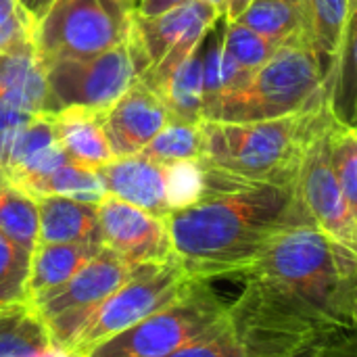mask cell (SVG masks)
<instances>
[{
	"label": "cell",
	"mask_w": 357,
	"mask_h": 357,
	"mask_svg": "<svg viewBox=\"0 0 357 357\" xmlns=\"http://www.w3.org/2000/svg\"><path fill=\"white\" fill-rule=\"evenodd\" d=\"M220 19V10L209 2L188 0L151 19L134 13V33L149 56V67H155L163 59H186L203 44L205 36Z\"/></svg>",
	"instance_id": "obj_13"
},
{
	"label": "cell",
	"mask_w": 357,
	"mask_h": 357,
	"mask_svg": "<svg viewBox=\"0 0 357 357\" xmlns=\"http://www.w3.org/2000/svg\"><path fill=\"white\" fill-rule=\"evenodd\" d=\"M339 77L322 69L312 42L282 44L247 79L203 105V119L259 121L299 113L337 92Z\"/></svg>",
	"instance_id": "obj_5"
},
{
	"label": "cell",
	"mask_w": 357,
	"mask_h": 357,
	"mask_svg": "<svg viewBox=\"0 0 357 357\" xmlns=\"http://www.w3.org/2000/svg\"><path fill=\"white\" fill-rule=\"evenodd\" d=\"M52 2H54V0H19V4H21L36 21H40V19L46 15V10L52 6Z\"/></svg>",
	"instance_id": "obj_37"
},
{
	"label": "cell",
	"mask_w": 357,
	"mask_h": 357,
	"mask_svg": "<svg viewBox=\"0 0 357 357\" xmlns=\"http://www.w3.org/2000/svg\"><path fill=\"white\" fill-rule=\"evenodd\" d=\"M295 2H307V0H295Z\"/></svg>",
	"instance_id": "obj_44"
},
{
	"label": "cell",
	"mask_w": 357,
	"mask_h": 357,
	"mask_svg": "<svg viewBox=\"0 0 357 357\" xmlns=\"http://www.w3.org/2000/svg\"><path fill=\"white\" fill-rule=\"evenodd\" d=\"M335 96L337 92H331L314 107L274 119H201V159L209 167L247 184L297 186L305 149L339 117Z\"/></svg>",
	"instance_id": "obj_2"
},
{
	"label": "cell",
	"mask_w": 357,
	"mask_h": 357,
	"mask_svg": "<svg viewBox=\"0 0 357 357\" xmlns=\"http://www.w3.org/2000/svg\"><path fill=\"white\" fill-rule=\"evenodd\" d=\"M165 197L174 211L190 207L205 197V167L201 159L165 163Z\"/></svg>",
	"instance_id": "obj_30"
},
{
	"label": "cell",
	"mask_w": 357,
	"mask_h": 357,
	"mask_svg": "<svg viewBox=\"0 0 357 357\" xmlns=\"http://www.w3.org/2000/svg\"><path fill=\"white\" fill-rule=\"evenodd\" d=\"M0 230L13 243L33 253L40 234L38 201L10 182L0 186Z\"/></svg>",
	"instance_id": "obj_25"
},
{
	"label": "cell",
	"mask_w": 357,
	"mask_h": 357,
	"mask_svg": "<svg viewBox=\"0 0 357 357\" xmlns=\"http://www.w3.org/2000/svg\"><path fill=\"white\" fill-rule=\"evenodd\" d=\"M140 153L159 161V163H174V161H188L203 157V132L199 123H184V121H169Z\"/></svg>",
	"instance_id": "obj_27"
},
{
	"label": "cell",
	"mask_w": 357,
	"mask_h": 357,
	"mask_svg": "<svg viewBox=\"0 0 357 357\" xmlns=\"http://www.w3.org/2000/svg\"><path fill=\"white\" fill-rule=\"evenodd\" d=\"M169 121L163 100L138 77L105 113V134L113 157L140 153Z\"/></svg>",
	"instance_id": "obj_14"
},
{
	"label": "cell",
	"mask_w": 357,
	"mask_h": 357,
	"mask_svg": "<svg viewBox=\"0 0 357 357\" xmlns=\"http://www.w3.org/2000/svg\"><path fill=\"white\" fill-rule=\"evenodd\" d=\"M98 205L79 203L65 197L38 199L40 234L38 243H100Z\"/></svg>",
	"instance_id": "obj_20"
},
{
	"label": "cell",
	"mask_w": 357,
	"mask_h": 357,
	"mask_svg": "<svg viewBox=\"0 0 357 357\" xmlns=\"http://www.w3.org/2000/svg\"><path fill=\"white\" fill-rule=\"evenodd\" d=\"M238 23L261 33L278 46L291 42H312L307 2L253 0Z\"/></svg>",
	"instance_id": "obj_23"
},
{
	"label": "cell",
	"mask_w": 357,
	"mask_h": 357,
	"mask_svg": "<svg viewBox=\"0 0 357 357\" xmlns=\"http://www.w3.org/2000/svg\"><path fill=\"white\" fill-rule=\"evenodd\" d=\"M165 357H245L243 349L230 328V322H222L188 345L176 349Z\"/></svg>",
	"instance_id": "obj_32"
},
{
	"label": "cell",
	"mask_w": 357,
	"mask_h": 357,
	"mask_svg": "<svg viewBox=\"0 0 357 357\" xmlns=\"http://www.w3.org/2000/svg\"><path fill=\"white\" fill-rule=\"evenodd\" d=\"M134 13L123 0H54L36 25L38 59L46 65L121 46L134 29Z\"/></svg>",
	"instance_id": "obj_8"
},
{
	"label": "cell",
	"mask_w": 357,
	"mask_h": 357,
	"mask_svg": "<svg viewBox=\"0 0 357 357\" xmlns=\"http://www.w3.org/2000/svg\"><path fill=\"white\" fill-rule=\"evenodd\" d=\"M228 322L245 357H314L335 335L356 328L328 320L280 284L251 274L228 303Z\"/></svg>",
	"instance_id": "obj_4"
},
{
	"label": "cell",
	"mask_w": 357,
	"mask_h": 357,
	"mask_svg": "<svg viewBox=\"0 0 357 357\" xmlns=\"http://www.w3.org/2000/svg\"><path fill=\"white\" fill-rule=\"evenodd\" d=\"M205 2H209L215 10H220V15L224 17V6H226V0H205Z\"/></svg>",
	"instance_id": "obj_40"
},
{
	"label": "cell",
	"mask_w": 357,
	"mask_h": 357,
	"mask_svg": "<svg viewBox=\"0 0 357 357\" xmlns=\"http://www.w3.org/2000/svg\"><path fill=\"white\" fill-rule=\"evenodd\" d=\"M4 184H8V176L4 172V165L0 163V186H4Z\"/></svg>",
	"instance_id": "obj_41"
},
{
	"label": "cell",
	"mask_w": 357,
	"mask_h": 357,
	"mask_svg": "<svg viewBox=\"0 0 357 357\" xmlns=\"http://www.w3.org/2000/svg\"><path fill=\"white\" fill-rule=\"evenodd\" d=\"M195 278L174 257L167 261L136 266L130 278L111 293L86 322L71 347V356L84 357L107 339L132 328L146 316L178 299Z\"/></svg>",
	"instance_id": "obj_9"
},
{
	"label": "cell",
	"mask_w": 357,
	"mask_h": 357,
	"mask_svg": "<svg viewBox=\"0 0 357 357\" xmlns=\"http://www.w3.org/2000/svg\"><path fill=\"white\" fill-rule=\"evenodd\" d=\"M56 357H73L71 356V354H67V351H63V349H61V351H59V356Z\"/></svg>",
	"instance_id": "obj_43"
},
{
	"label": "cell",
	"mask_w": 357,
	"mask_h": 357,
	"mask_svg": "<svg viewBox=\"0 0 357 357\" xmlns=\"http://www.w3.org/2000/svg\"><path fill=\"white\" fill-rule=\"evenodd\" d=\"M25 13L27 10L19 4V0H0V23H6Z\"/></svg>",
	"instance_id": "obj_38"
},
{
	"label": "cell",
	"mask_w": 357,
	"mask_h": 357,
	"mask_svg": "<svg viewBox=\"0 0 357 357\" xmlns=\"http://www.w3.org/2000/svg\"><path fill=\"white\" fill-rule=\"evenodd\" d=\"M59 144V134H56V123L52 113H36L27 126L17 134L10 155L6 159V176L15 174L19 167H23L31 157L38 153Z\"/></svg>",
	"instance_id": "obj_31"
},
{
	"label": "cell",
	"mask_w": 357,
	"mask_h": 357,
	"mask_svg": "<svg viewBox=\"0 0 357 357\" xmlns=\"http://www.w3.org/2000/svg\"><path fill=\"white\" fill-rule=\"evenodd\" d=\"M149 69V56L136 38L88 59H59L44 65L48 100L46 113L84 107L107 113L128 88Z\"/></svg>",
	"instance_id": "obj_7"
},
{
	"label": "cell",
	"mask_w": 357,
	"mask_h": 357,
	"mask_svg": "<svg viewBox=\"0 0 357 357\" xmlns=\"http://www.w3.org/2000/svg\"><path fill=\"white\" fill-rule=\"evenodd\" d=\"M253 4V0H226V6H224V21L226 23H236L245 10Z\"/></svg>",
	"instance_id": "obj_36"
},
{
	"label": "cell",
	"mask_w": 357,
	"mask_h": 357,
	"mask_svg": "<svg viewBox=\"0 0 357 357\" xmlns=\"http://www.w3.org/2000/svg\"><path fill=\"white\" fill-rule=\"evenodd\" d=\"M107 192L134 207H140L157 218L172 213L165 197V163H159L144 153L113 157L96 169Z\"/></svg>",
	"instance_id": "obj_15"
},
{
	"label": "cell",
	"mask_w": 357,
	"mask_h": 357,
	"mask_svg": "<svg viewBox=\"0 0 357 357\" xmlns=\"http://www.w3.org/2000/svg\"><path fill=\"white\" fill-rule=\"evenodd\" d=\"M310 38L320 59H328L326 73L341 79L345 56L349 52L351 0H307Z\"/></svg>",
	"instance_id": "obj_21"
},
{
	"label": "cell",
	"mask_w": 357,
	"mask_h": 357,
	"mask_svg": "<svg viewBox=\"0 0 357 357\" xmlns=\"http://www.w3.org/2000/svg\"><path fill=\"white\" fill-rule=\"evenodd\" d=\"M328 151L333 172L357 220V126L341 117L328 132Z\"/></svg>",
	"instance_id": "obj_26"
},
{
	"label": "cell",
	"mask_w": 357,
	"mask_h": 357,
	"mask_svg": "<svg viewBox=\"0 0 357 357\" xmlns=\"http://www.w3.org/2000/svg\"><path fill=\"white\" fill-rule=\"evenodd\" d=\"M36 25L38 21L29 13L0 23V54L27 44H36Z\"/></svg>",
	"instance_id": "obj_33"
},
{
	"label": "cell",
	"mask_w": 357,
	"mask_h": 357,
	"mask_svg": "<svg viewBox=\"0 0 357 357\" xmlns=\"http://www.w3.org/2000/svg\"><path fill=\"white\" fill-rule=\"evenodd\" d=\"M314 224L297 186L243 184L167 215L176 259L195 280L245 278L270 241Z\"/></svg>",
	"instance_id": "obj_1"
},
{
	"label": "cell",
	"mask_w": 357,
	"mask_h": 357,
	"mask_svg": "<svg viewBox=\"0 0 357 357\" xmlns=\"http://www.w3.org/2000/svg\"><path fill=\"white\" fill-rule=\"evenodd\" d=\"M96 209L100 245L130 266L176 257L165 218H157L111 195H107Z\"/></svg>",
	"instance_id": "obj_12"
},
{
	"label": "cell",
	"mask_w": 357,
	"mask_h": 357,
	"mask_svg": "<svg viewBox=\"0 0 357 357\" xmlns=\"http://www.w3.org/2000/svg\"><path fill=\"white\" fill-rule=\"evenodd\" d=\"M33 115L36 113H27V111H21L8 102H0V163L2 165H6V159L10 155V149H13L17 134L27 126V121Z\"/></svg>",
	"instance_id": "obj_34"
},
{
	"label": "cell",
	"mask_w": 357,
	"mask_h": 357,
	"mask_svg": "<svg viewBox=\"0 0 357 357\" xmlns=\"http://www.w3.org/2000/svg\"><path fill=\"white\" fill-rule=\"evenodd\" d=\"M134 268L136 266H130L119 255L102 247L65 284L31 301L59 349L67 354L71 351L86 322L102 301L130 278Z\"/></svg>",
	"instance_id": "obj_10"
},
{
	"label": "cell",
	"mask_w": 357,
	"mask_h": 357,
	"mask_svg": "<svg viewBox=\"0 0 357 357\" xmlns=\"http://www.w3.org/2000/svg\"><path fill=\"white\" fill-rule=\"evenodd\" d=\"M224 48L238 63V67H243L247 73H253L264 67L280 46L238 21H224Z\"/></svg>",
	"instance_id": "obj_29"
},
{
	"label": "cell",
	"mask_w": 357,
	"mask_h": 357,
	"mask_svg": "<svg viewBox=\"0 0 357 357\" xmlns=\"http://www.w3.org/2000/svg\"><path fill=\"white\" fill-rule=\"evenodd\" d=\"M132 10H138V6H140V0H123Z\"/></svg>",
	"instance_id": "obj_42"
},
{
	"label": "cell",
	"mask_w": 357,
	"mask_h": 357,
	"mask_svg": "<svg viewBox=\"0 0 357 357\" xmlns=\"http://www.w3.org/2000/svg\"><path fill=\"white\" fill-rule=\"evenodd\" d=\"M27 195L33 197L36 201L42 197H65L79 203L98 205L109 192L96 169L82 167L69 159L59 169H54L48 178L40 180Z\"/></svg>",
	"instance_id": "obj_24"
},
{
	"label": "cell",
	"mask_w": 357,
	"mask_h": 357,
	"mask_svg": "<svg viewBox=\"0 0 357 357\" xmlns=\"http://www.w3.org/2000/svg\"><path fill=\"white\" fill-rule=\"evenodd\" d=\"M356 272L357 251L333 241L316 224H301L276 234L247 276H264L328 320L356 326L351 310Z\"/></svg>",
	"instance_id": "obj_3"
},
{
	"label": "cell",
	"mask_w": 357,
	"mask_h": 357,
	"mask_svg": "<svg viewBox=\"0 0 357 357\" xmlns=\"http://www.w3.org/2000/svg\"><path fill=\"white\" fill-rule=\"evenodd\" d=\"M52 115L59 142L71 161L88 169H98L113 159L105 134V113L84 107H67Z\"/></svg>",
	"instance_id": "obj_17"
},
{
	"label": "cell",
	"mask_w": 357,
	"mask_h": 357,
	"mask_svg": "<svg viewBox=\"0 0 357 357\" xmlns=\"http://www.w3.org/2000/svg\"><path fill=\"white\" fill-rule=\"evenodd\" d=\"M331 128L320 132L305 149L297 176V192L312 222L324 234L357 251V220L349 203L343 197V190L337 182L331 163V151H328Z\"/></svg>",
	"instance_id": "obj_11"
},
{
	"label": "cell",
	"mask_w": 357,
	"mask_h": 357,
	"mask_svg": "<svg viewBox=\"0 0 357 357\" xmlns=\"http://www.w3.org/2000/svg\"><path fill=\"white\" fill-rule=\"evenodd\" d=\"M351 310H354V322H356L357 328V272L356 280H354V291H351Z\"/></svg>",
	"instance_id": "obj_39"
},
{
	"label": "cell",
	"mask_w": 357,
	"mask_h": 357,
	"mask_svg": "<svg viewBox=\"0 0 357 357\" xmlns=\"http://www.w3.org/2000/svg\"><path fill=\"white\" fill-rule=\"evenodd\" d=\"M100 243H38L31 253V268L27 278V301L59 289L79 268H84L98 251Z\"/></svg>",
	"instance_id": "obj_19"
},
{
	"label": "cell",
	"mask_w": 357,
	"mask_h": 357,
	"mask_svg": "<svg viewBox=\"0 0 357 357\" xmlns=\"http://www.w3.org/2000/svg\"><path fill=\"white\" fill-rule=\"evenodd\" d=\"M46 71L38 59L36 44L0 54V102L27 113H46Z\"/></svg>",
	"instance_id": "obj_18"
},
{
	"label": "cell",
	"mask_w": 357,
	"mask_h": 357,
	"mask_svg": "<svg viewBox=\"0 0 357 357\" xmlns=\"http://www.w3.org/2000/svg\"><path fill=\"white\" fill-rule=\"evenodd\" d=\"M226 320L228 303L218 297L211 282L192 280L178 299L84 357H165Z\"/></svg>",
	"instance_id": "obj_6"
},
{
	"label": "cell",
	"mask_w": 357,
	"mask_h": 357,
	"mask_svg": "<svg viewBox=\"0 0 357 357\" xmlns=\"http://www.w3.org/2000/svg\"><path fill=\"white\" fill-rule=\"evenodd\" d=\"M201 46L182 61H161L140 75V79L163 100L172 121L199 123L203 119L205 86Z\"/></svg>",
	"instance_id": "obj_16"
},
{
	"label": "cell",
	"mask_w": 357,
	"mask_h": 357,
	"mask_svg": "<svg viewBox=\"0 0 357 357\" xmlns=\"http://www.w3.org/2000/svg\"><path fill=\"white\" fill-rule=\"evenodd\" d=\"M184 2H188V0H140V6H138L136 13L140 17H149L151 19V17H159V15L172 10V8L184 4Z\"/></svg>",
	"instance_id": "obj_35"
},
{
	"label": "cell",
	"mask_w": 357,
	"mask_h": 357,
	"mask_svg": "<svg viewBox=\"0 0 357 357\" xmlns=\"http://www.w3.org/2000/svg\"><path fill=\"white\" fill-rule=\"evenodd\" d=\"M59 351L29 301L0 307V357H56Z\"/></svg>",
	"instance_id": "obj_22"
},
{
	"label": "cell",
	"mask_w": 357,
	"mask_h": 357,
	"mask_svg": "<svg viewBox=\"0 0 357 357\" xmlns=\"http://www.w3.org/2000/svg\"><path fill=\"white\" fill-rule=\"evenodd\" d=\"M31 253L0 230V307L27 301Z\"/></svg>",
	"instance_id": "obj_28"
}]
</instances>
